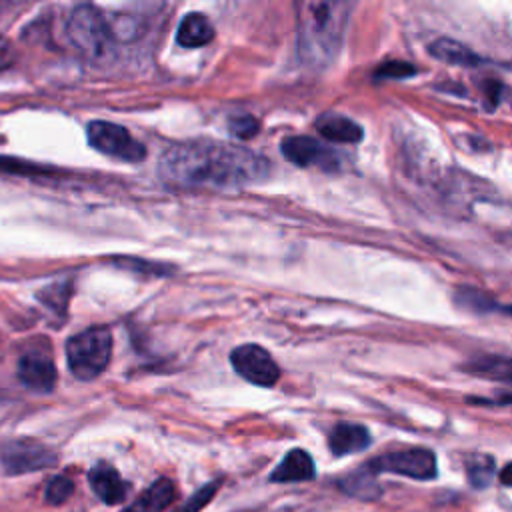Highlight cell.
Instances as JSON below:
<instances>
[{
    "instance_id": "obj_26",
    "label": "cell",
    "mask_w": 512,
    "mask_h": 512,
    "mask_svg": "<svg viewBox=\"0 0 512 512\" xmlns=\"http://www.w3.org/2000/svg\"><path fill=\"white\" fill-rule=\"evenodd\" d=\"M12 60H14V50H12L10 42L4 36H0V70L8 68L12 64Z\"/></svg>"
},
{
    "instance_id": "obj_13",
    "label": "cell",
    "mask_w": 512,
    "mask_h": 512,
    "mask_svg": "<svg viewBox=\"0 0 512 512\" xmlns=\"http://www.w3.org/2000/svg\"><path fill=\"white\" fill-rule=\"evenodd\" d=\"M314 474H316V468H314L312 456L306 450L294 448L274 468V472L270 474V480L272 482H302V480L314 478Z\"/></svg>"
},
{
    "instance_id": "obj_6",
    "label": "cell",
    "mask_w": 512,
    "mask_h": 512,
    "mask_svg": "<svg viewBox=\"0 0 512 512\" xmlns=\"http://www.w3.org/2000/svg\"><path fill=\"white\" fill-rule=\"evenodd\" d=\"M368 468L378 472H390L408 476L414 480H432L438 472L436 456L428 448H406L382 454L368 462Z\"/></svg>"
},
{
    "instance_id": "obj_12",
    "label": "cell",
    "mask_w": 512,
    "mask_h": 512,
    "mask_svg": "<svg viewBox=\"0 0 512 512\" xmlns=\"http://www.w3.org/2000/svg\"><path fill=\"white\" fill-rule=\"evenodd\" d=\"M88 480L96 496L106 504H118L126 496V484L110 464H104V462L96 464L88 472Z\"/></svg>"
},
{
    "instance_id": "obj_1",
    "label": "cell",
    "mask_w": 512,
    "mask_h": 512,
    "mask_svg": "<svg viewBox=\"0 0 512 512\" xmlns=\"http://www.w3.org/2000/svg\"><path fill=\"white\" fill-rule=\"evenodd\" d=\"M160 178L186 190H236L264 180L270 164L258 152L224 142H182L158 162Z\"/></svg>"
},
{
    "instance_id": "obj_18",
    "label": "cell",
    "mask_w": 512,
    "mask_h": 512,
    "mask_svg": "<svg viewBox=\"0 0 512 512\" xmlns=\"http://www.w3.org/2000/svg\"><path fill=\"white\" fill-rule=\"evenodd\" d=\"M464 370L474 376H482V378H490V380H498V382H512V358L510 356H494V354L476 356L464 364Z\"/></svg>"
},
{
    "instance_id": "obj_22",
    "label": "cell",
    "mask_w": 512,
    "mask_h": 512,
    "mask_svg": "<svg viewBox=\"0 0 512 512\" xmlns=\"http://www.w3.org/2000/svg\"><path fill=\"white\" fill-rule=\"evenodd\" d=\"M74 490V484L66 478V476H56L48 482V488H46V500L50 504H62L64 500L70 498Z\"/></svg>"
},
{
    "instance_id": "obj_17",
    "label": "cell",
    "mask_w": 512,
    "mask_h": 512,
    "mask_svg": "<svg viewBox=\"0 0 512 512\" xmlns=\"http://www.w3.org/2000/svg\"><path fill=\"white\" fill-rule=\"evenodd\" d=\"M428 52L436 58L442 60L446 64L452 66H478L482 62V58L472 52L466 44L452 40V38H438L428 46Z\"/></svg>"
},
{
    "instance_id": "obj_25",
    "label": "cell",
    "mask_w": 512,
    "mask_h": 512,
    "mask_svg": "<svg viewBox=\"0 0 512 512\" xmlns=\"http://www.w3.org/2000/svg\"><path fill=\"white\" fill-rule=\"evenodd\" d=\"M230 132H232L236 138L248 140V138H252V136L258 132V122H256L252 116H238V118H232V120H230Z\"/></svg>"
},
{
    "instance_id": "obj_3",
    "label": "cell",
    "mask_w": 512,
    "mask_h": 512,
    "mask_svg": "<svg viewBox=\"0 0 512 512\" xmlns=\"http://www.w3.org/2000/svg\"><path fill=\"white\" fill-rule=\"evenodd\" d=\"M112 356V334L108 328L94 326L78 332L66 342V362L78 380L100 376Z\"/></svg>"
},
{
    "instance_id": "obj_21",
    "label": "cell",
    "mask_w": 512,
    "mask_h": 512,
    "mask_svg": "<svg viewBox=\"0 0 512 512\" xmlns=\"http://www.w3.org/2000/svg\"><path fill=\"white\" fill-rule=\"evenodd\" d=\"M458 302L464 308H470L474 312H488V310H496V302H492L490 298H486L482 292L472 290V288H460L458 292Z\"/></svg>"
},
{
    "instance_id": "obj_19",
    "label": "cell",
    "mask_w": 512,
    "mask_h": 512,
    "mask_svg": "<svg viewBox=\"0 0 512 512\" xmlns=\"http://www.w3.org/2000/svg\"><path fill=\"white\" fill-rule=\"evenodd\" d=\"M340 486L344 492L362 498V500H376L380 496V486L376 482V472L368 468V464L352 474H348L344 480H340Z\"/></svg>"
},
{
    "instance_id": "obj_27",
    "label": "cell",
    "mask_w": 512,
    "mask_h": 512,
    "mask_svg": "<svg viewBox=\"0 0 512 512\" xmlns=\"http://www.w3.org/2000/svg\"><path fill=\"white\" fill-rule=\"evenodd\" d=\"M500 482L506 484V486H512V462L502 468V472H500Z\"/></svg>"
},
{
    "instance_id": "obj_16",
    "label": "cell",
    "mask_w": 512,
    "mask_h": 512,
    "mask_svg": "<svg viewBox=\"0 0 512 512\" xmlns=\"http://www.w3.org/2000/svg\"><path fill=\"white\" fill-rule=\"evenodd\" d=\"M212 38H214V28H212L210 20L198 12H190L188 16H184L178 26V32H176V42L184 48L204 46Z\"/></svg>"
},
{
    "instance_id": "obj_2",
    "label": "cell",
    "mask_w": 512,
    "mask_h": 512,
    "mask_svg": "<svg viewBox=\"0 0 512 512\" xmlns=\"http://www.w3.org/2000/svg\"><path fill=\"white\" fill-rule=\"evenodd\" d=\"M298 10V54L314 68L328 66L340 52L352 4L342 0H308Z\"/></svg>"
},
{
    "instance_id": "obj_20",
    "label": "cell",
    "mask_w": 512,
    "mask_h": 512,
    "mask_svg": "<svg viewBox=\"0 0 512 512\" xmlns=\"http://www.w3.org/2000/svg\"><path fill=\"white\" fill-rule=\"evenodd\" d=\"M494 460L488 454H474L466 460V474L474 488H484L494 478Z\"/></svg>"
},
{
    "instance_id": "obj_15",
    "label": "cell",
    "mask_w": 512,
    "mask_h": 512,
    "mask_svg": "<svg viewBox=\"0 0 512 512\" xmlns=\"http://www.w3.org/2000/svg\"><path fill=\"white\" fill-rule=\"evenodd\" d=\"M174 496V484L168 478H158L124 512H164L168 504H172Z\"/></svg>"
},
{
    "instance_id": "obj_14",
    "label": "cell",
    "mask_w": 512,
    "mask_h": 512,
    "mask_svg": "<svg viewBox=\"0 0 512 512\" xmlns=\"http://www.w3.org/2000/svg\"><path fill=\"white\" fill-rule=\"evenodd\" d=\"M316 128L322 138L330 142H346V144H356L362 140L364 132L362 126L356 124L354 120L342 116V114H324L316 120Z\"/></svg>"
},
{
    "instance_id": "obj_8",
    "label": "cell",
    "mask_w": 512,
    "mask_h": 512,
    "mask_svg": "<svg viewBox=\"0 0 512 512\" xmlns=\"http://www.w3.org/2000/svg\"><path fill=\"white\" fill-rule=\"evenodd\" d=\"M0 462L8 474H22L48 468L56 462L54 452L44 444L28 438L6 442L0 450Z\"/></svg>"
},
{
    "instance_id": "obj_9",
    "label": "cell",
    "mask_w": 512,
    "mask_h": 512,
    "mask_svg": "<svg viewBox=\"0 0 512 512\" xmlns=\"http://www.w3.org/2000/svg\"><path fill=\"white\" fill-rule=\"evenodd\" d=\"M282 154L296 166L334 168L336 154L310 136H290L282 142Z\"/></svg>"
},
{
    "instance_id": "obj_7",
    "label": "cell",
    "mask_w": 512,
    "mask_h": 512,
    "mask_svg": "<svg viewBox=\"0 0 512 512\" xmlns=\"http://www.w3.org/2000/svg\"><path fill=\"white\" fill-rule=\"evenodd\" d=\"M230 362L242 378H246L248 382H252L256 386L270 388L280 378L278 364L258 344H242V346L234 348L230 354Z\"/></svg>"
},
{
    "instance_id": "obj_5",
    "label": "cell",
    "mask_w": 512,
    "mask_h": 512,
    "mask_svg": "<svg viewBox=\"0 0 512 512\" xmlns=\"http://www.w3.org/2000/svg\"><path fill=\"white\" fill-rule=\"evenodd\" d=\"M86 136L92 148L102 154L114 156L126 162H140L146 156V148L120 124L106 120H92L86 126Z\"/></svg>"
},
{
    "instance_id": "obj_24",
    "label": "cell",
    "mask_w": 512,
    "mask_h": 512,
    "mask_svg": "<svg viewBox=\"0 0 512 512\" xmlns=\"http://www.w3.org/2000/svg\"><path fill=\"white\" fill-rule=\"evenodd\" d=\"M216 490H218V482H210V484L202 486L200 490H196V492L186 500V504L182 506L180 512H198L200 508H204V506L210 502V498L216 494Z\"/></svg>"
},
{
    "instance_id": "obj_23",
    "label": "cell",
    "mask_w": 512,
    "mask_h": 512,
    "mask_svg": "<svg viewBox=\"0 0 512 512\" xmlns=\"http://www.w3.org/2000/svg\"><path fill=\"white\" fill-rule=\"evenodd\" d=\"M416 72L414 66H410L408 62H384L376 68L374 72V78L376 80H382V78H406V76H412Z\"/></svg>"
},
{
    "instance_id": "obj_11",
    "label": "cell",
    "mask_w": 512,
    "mask_h": 512,
    "mask_svg": "<svg viewBox=\"0 0 512 512\" xmlns=\"http://www.w3.org/2000/svg\"><path fill=\"white\" fill-rule=\"evenodd\" d=\"M330 450L334 456H346L354 452H362L370 446V432L362 424L340 422L334 426L328 438Z\"/></svg>"
},
{
    "instance_id": "obj_4",
    "label": "cell",
    "mask_w": 512,
    "mask_h": 512,
    "mask_svg": "<svg viewBox=\"0 0 512 512\" xmlns=\"http://www.w3.org/2000/svg\"><path fill=\"white\" fill-rule=\"evenodd\" d=\"M68 32L72 44L90 60L104 58L112 46V32L104 16L100 10L88 4L74 8L68 22Z\"/></svg>"
},
{
    "instance_id": "obj_10",
    "label": "cell",
    "mask_w": 512,
    "mask_h": 512,
    "mask_svg": "<svg viewBox=\"0 0 512 512\" xmlns=\"http://www.w3.org/2000/svg\"><path fill=\"white\" fill-rule=\"evenodd\" d=\"M20 382L34 392H50L56 384V368L48 354L26 352L18 360Z\"/></svg>"
}]
</instances>
